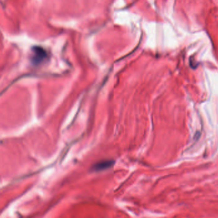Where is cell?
<instances>
[{"label":"cell","instance_id":"cell-1","mask_svg":"<svg viewBox=\"0 0 218 218\" xmlns=\"http://www.w3.org/2000/svg\"><path fill=\"white\" fill-rule=\"evenodd\" d=\"M48 58L47 51L42 47L35 46L32 50L31 60L34 65H39L45 62Z\"/></svg>","mask_w":218,"mask_h":218},{"label":"cell","instance_id":"cell-2","mask_svg":"<svg viewBox=\"0 0 218 218\" xmlns=\"http://www.w3.org/2000/svg\"><path fill=\"white\" fill-rule=\"evenodd\" d=\"M114 162L111 160H106V161H100L99 163H97L93 166V169L95 171H101L106 170L108 168H110L113 166Z\"/></svg>","mask_w":218,"mask_h":218}]
</instances>
